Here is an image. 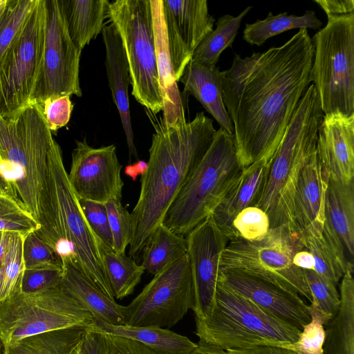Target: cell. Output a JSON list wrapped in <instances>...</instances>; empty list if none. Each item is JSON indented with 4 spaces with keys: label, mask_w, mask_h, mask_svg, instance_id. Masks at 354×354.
Here are the masks:
<instances>
[{
    "label": "cell",
    "mask_w": 354,
    "mask_h": 354,
    "mask_svg": "<svg viewBox=\"0 0 354 354\" xmlns=\"http://www.w3.org/2000/svg\"><path fill=\"white\" fill-rule=\"evenodd\" d=\"M314 46L306 28L280 46L242 58L220 72L223 102L244 169L269 162L310 84Z\"/></svg>",
    "instance_id": "1"
},
{
    "label": "cell",
    "mask_w": 354,
    "mask_h": 354,
    "mask_svg": "<svg viewBox=\"0 0 354 354\" xmlns=\"http://www.w3.org/2000/svg\"><path fill=\"white\" fill-rule=\"evenodd\" d=\"M147 167L131 216L129 256H140L209 147L216 131L203 112L187 122L182 114L154 124Z\"/></svg>",
    "instance_id": "2"
},
{
    "label": "cell",
    "mask_w": 354,
    "mask_h": 354,
    "mask_svg": "<svg viewBox=\"0 0 354 354\" xmlns=\"http://www.w3.org/2000/svg\"><path fill=\"white\" fill-rule=\"evenodd\" d=\"M38 223L39 227L35 232L61 260L71 258L98 288L114 298L102 261L100 240L82 213L55 140L48 152Z\"/></svg>",
    "instance_id": "3"
},
{
    "label": "cell",
    "mask_w": 354,
    "mask_h": 354,
    "mask_svg": "<svg viewBox=\"0 0 354 354\" xmlns=\"http://www.w3.org/2000/svg\"><path fill=\"white\" fill-rule=\"evenodd\" d=\"M324 115L316 89L311 84L270 160L256 206L268 214L270 229L286 226L297 232L294 207L297 183L303 167L316 151L318 129Z\"/></svg>",
    "instance_id": "4"
},
{
    "label": "cell",
    "mask_w": 354,
    "mask_h": 354,
    "mask_svg": "<svg viewBox=\"0 0 354 354\" xmlns=\"http://www.w3.org/2000/svg\"><path fill=\"white\" fill-rule=\"evenodd\" d=\"M54 140L37 103L30 102L10 116L0 115L1 171L17 201L37 222L48 152Z\"/></svg>",
    "instance_id": "5"
},
{
    "label": "cell",
    "mask_w": 354,
    "mask_h": 354,
    "mask_svg": "<svg viewBox=\"0 0 354 354\" xmlns=\"http://www.w3.org/2000/svg\"><path fill=\"white\" fill-rule=\"evenodd\" d=\"M195 321L199 342L226 351L281 347L297 341L301 331L220 281L208 315Z\"/></svg>",
    "instance_id": "6"
},
{
    "label": "cell",
    "mask_w": 354,
    "mask_h": 354,
    "mask_svg": "<svg viewBox=\"0 0 354 354\" xmlns=\"http://www.w3.org/2000/svg\"><path fill=\"white\" fill-rule=\"evenodd\" d=\"M243 170L234 134L220 127L162 223L174 233L186 236L212 214Z\"/></svg>",
    "instance_id": "7"
},
{
    "label": "cell",
    "mask_w": 354,
    "mask_h": 354,
    "mask_svg": "<svg viewBox=\"0 0 354 354\" xmlns=\"http://www.w3.org/2000/svg\"><path fill=\"white\" fill-rule=\"evenodd\" d=\"M310 81L324 115H354V13L328 17L312 39Z\"/></svg>",
    "instance_id": "8"
},
{
    "label": "cell",
    "mask_w": 354,
    "mask_h": 354,
    "mask_svg": "<svg viewBox=\"0 0 354 354\" xmlns=\"http://www.w3.org/2000/svg\"><path fill=\"white\" fill-rule=\"evenodd\" d=\"M108 18L118 30L125 51L131 94L151 113L163 111L151 0L109 1Z\"/></svg>",
    "instance_id": "9"
},
{
    "label": "cell",
    "mask_w": 354,
    "mask_h": 354,
    "mask_svg": "<svg viewBox=\"0 0 354 354\" xmlns=\"http://www.w3.org/2000/svg\"><path fill=\"white\" fill-rule=\"evenodd\" d=\"M302 247L299 234L286 226L270 229L256 241L230 240L221 256V270H236L261 277L311 302L304 271L292 262L295 252Z\"/></svg>",
    "instance_id": "10"
},
{
    "label": "cell",
    "mask_w": 354,
    "mask_h": 354,
    "mask_svg": "<svg viewBox=\"0 0 354 354\" xmlns=\"http://www.w3.org/2000/svg\"><path fill=\"white\" fill-rule=\"evenodd\" d=\"M94 321L86 310L59 286L32 294L18 290L0 301V337L5 347L47 331L87 327Z\"/></svg>",
    "instance_id": "11"
},
{
    "label": "cell",
    "mask_w": 354,
    "mask_h": 354,
    "mask_svg": "<svg viewBox=\"0 0 354 354\" xmlns=\"http://www.w3.org/2000/svg\"><path fill=\"white\" fill-rule=\"evenodd\" d=\"M46 1L37 0L15 40L0 62V115L27 106L41 66L45 39Z\"/></svg>",
    "instance_id": "12"
},
{
    "label": "cell",
    "mask_w": 354,
    "mask_h": 354,
    "mask_svg": "<svg viewBox=\"0 0 354 354\" xmlns=\"http://www.w3.org/2000/svg\"><path fill=\"white\" fill-rule=\"evenodd\" d=\"M195 306L193 275L187 254L154 275L126 306V325L171 328Z\"/></svg>",
    "instance_id": "13"
},
{
    "label": "cell",
    "mask_w": 354,
    "mask_h": 354,
    "mask_svg": "<svg viewBox=\"0 0 354 354\" xmlns=\"http://www.w3.org/2000/svg\"><path fill=\"white\" fill-rule=\"evenodd\" d=\"M45 1L44 53L30 99L39 104L51 97L82 95L79 77L82 50L68 35L57 0Z\"/></svg>",
    "instance_id": "14"
},
{
    "label": "cell",
    "mask_w": 354,
    "mask_h": 354,
    "mask_svg": "<svg viewBox=\"0 0 354 354\" xmlns=\"http://www.w3.org/2000/svg\"><path fill=\"white\" fill-rule=\"evenodd\" d=\"M122 167L113 144L94 148L77 140L68 178L78 198L106 203L122 198Z\"/></svg>",
    "instance_id": "15"
},
{
    "label": "cell",
    "mask_w": 354,
    "mask_h": 354,
    "mask_svg": "<svg viewBox=\"0 0 354 354\" xmlns=\"http://www.w3.org/2000/svg\"><path fill=\"white\" fill-rule=\"evenodd\" d=\"M194 290L195 318L204 319L212 306L221 273V259L229 241L209 216L186 236Z\"/></svg>",
    "instance_id": "16"
},
{
    "label": "cell",
    "mask_w": 354,
    "mask_h": 354,
    "mask_svg": "<svg viewBox=\"0 0 354 354\" xmlns=\"http://www.w3.org/2000/svg\"><path fill=\"white\" fill-rule=\"evenodd\" d=\"M170 57L176 82L194 51L213 30L215 19L206 0H162Z\"/></svg>",
    "instance_id": "17"
},
{
    "label": "cell",
    "mask_w": 354,
    "mask_h": 354,
    "mask_svg": "<svg viewBox=\"0 0 354 354\" xmlns=\"http://www.w3.org/2000/svg\"><path fill=\"white\" fill-rule=\"evenodd\" d=\"M218 281L300 330L311 320L309 305L273 282L236 270H221Z\"/></svg>",
    "instance_id": "18"
},
{
    "label": "cell",
    "mask_w": 354,
    "mask_h": 354,
    "mask_svg": "<svg viewBox=\"0 0 354 354\" xmlns=\"http://www.w3.org/2000/svg\"><path fill=\"white\" fill-rule=\"evenodd\" d=\"M317 152L330 178L344 183L354 180V115H324Z\"/></svg>",
    "instance_id": "19"
},
{
    "label": "cell",
    "mask_w": 354,
    "mask_h": 354,
    "mask_svg": "<svg viewBox=\"0 0 354 354\" xmlns=\"http://www.w3.org/2000/svg\"><path fill=\"white\" fill-rule=\"evenodd\" d=\"M328 178L316 149L303 167L295 189V221L299 235L322 234Z\"/></svg>",
    "instance_id": "20"
},
{
    "label": "cell",
    "mask_w": 354,
    "mask_h": 354,
    "mask_svg": "<svg viewBox=\"0 0 354 354\" xmlns=\"http://www.w3.org/2000/svg\"><path fill=\"white\" fill-rule=\"evenodd\" d=\"M102 35L106 50L105 66L109 86L122 124L129 157L138 160L132 129L129 101L131 84L129 65L121 38L112 24L104 25Z\"/></svg>",
    "instance_id": "21"
},
{
    "label": "cell",
    "mask_w": 354,
    "mask_h": 354,
    "mask_svg": "<svg viewBox=\"0 0 354 354\" xmlns=\"http://www.w3.org/2000/svg\"><path fill=\"white\" fill-rule=\"evenodd\" d=\"M63 274L59 287L86 310L95 321L126 325V306L98 288L71 258L62 259Z\"/></svg>",
    "instance_id": "22"
},
{
    "label": "cell",
    "mask_w": 354,
    "mask_h": 354,
    "mask_svg": "<svg viewBox=\"0 0 354 354\" xmlns=\"http://www.w3.org/2000/svg\"><path fill=\"white\" fill-rule=\"evenodd\" d=\"M269 162L259 160L245 167L212 213L215 223L229 241L237 239L232 225L235 216L243 209L257 205Z\"/></svg>",
    "instance_id": "23"
},
{
    "label": "cell",
    "mask_w": 354,
    "mask_h": 354,
    "mask_svg": "<svg viewBox=\"0 0 354 354\" xmlns=\"http://www.w3.org/2000/svg\"><path fill=\"white\" fill-rule=\"evenodd\" d=\"M220 72L216 66L207 67L190 61L178 82L183 84L184 92L192 95L221 128L234 134L233 124L223 102Z\"/></svg>",
    "instance_id": "24"
},
{
    "label": "cell",
    "mask_w": 354,
    "mask_h": 354,
    "mask_svg": "<svg viewBox=\"0 0 354 354\" xmlns=\"http://www.w3.org/2000/svg\"><path fill=\"white\" fill-rule=\"evenodd\" d=\"M86 329L130 339L145 345L157 354H189L198 345L185 336L156 326L113 325L94 321Z\"/></svg>",
    "instance_id": "25"
},
{
    "label": "cell",
    "mask_w": 354,
    "mask_h": 354,
    "mask_svg": "<svg viewBox=\"0 0 354 354\" xmlns=\"http://www.w3.org/2000/svg\"><path fill=\"white\" fill-rule=\"evenodd\" d=\"M159 84L164 102L163 119L172 120L185 113L171 64L162 0H151Z\"/></svg>",
    "instance_id": "26"
},
{
    "label": "cell",
    "mask_w": 354,
    "mask_h": 354,
    "mask_svg": "<svg viewBox=\"0 0 354 354\" xmlns=\"http://www.w3.org/2000/svg\"><path fill=\"white\" fill-rule=\"evenodd\" d=\"M68 35L82 50L94 39L108 18L107 0H57Z\"/></svg>",
    "instance_id": "27"
},
{
    "label": "cell",
    "mask_w": 354,
    "mask_h": 354,
    "mask_svg": "<svg viewBox=\"0 0 354 354\" xmlns=\"http://www.w3.org/2000/svg\"><path fill=\"white\" fill-rule=\"evenodd\" d=\"M299 236L303 246L313 257V270L335 285L348 269L353 268L341 240L326 220L321 235Z\"/></svg>",
    "instance_id": "28"
},
{
    "label": "cell",
    "mask_w": 354,
    "mask_h": 354,
    "mask_svg": "<svg viewBox=\"0 0 354 354\" xmlns=\"http://www.w3.org/2000/svg\"><path fill=\"white\" fill-rule=\"evenodd\" d=\"M353 268L341 279L340 306L324 326V354H354V279Z\"/></svg>",
    "instance_id": "29"
},
{
    "label": "cell",
    "mask_w": 354,
    "mask_h": 354,
    "mask_svg": "<svg viewBox=\"0 0 354 354\" xmlns=\"http://www.w3.org/2000/svg\"><path fill=\"white\" fill-rule=\"evenodd\" d=\"M325 220L341 240L353 263L354 255V180L344 183L328 178Z\"/></svg>",
    "instance_id": "30"
},
{
    "label": "cell",
    "mask_w": 354,
    "mask_h": 354,
    "mask_svg": "<svg viewBox=\"0 0 354 354\" xmlns=\"http://www.w3.org/2000/svg\"><path fill=\"white\" fill-rule=\"evenodd\" d=\"M86 327L57 329L19 339L5 347V354H79Z\"/></svg>",
    "instance_id": "31"
},
{
    "label": "cell",
    "mask_w": 354,
    "mask_h": 354,
    "mask_svg": "<svg viewBox=\"0 0 354 354\" xmlns=\"http://www.w3.org/2000/svg\"><path fill=\"white\" fill-rule=\"evenodd\" d=\"M187 252L186 236L161 223L142 250V266L153 276L183 257Z\"/></svg>",
    "instance_id": "32"
},
{
    "label": "cell",
    "mask_w": 354,
    "mask_h": 354,
    "mask_svg": "<svg viewBox=\"0 0 354 354\" xmlns=\"http://www.w3.org/2000/svg\"><path fill=\"white\" fill-rule=\"evenodd\" d=\"M100 252L114 298L122 299L131 295L145 271L133 258L115 252L100 241Z\"/></svg>",
    "instance_id": "33"
},
{
    "label": "cell",
    "mask_w": 354,
    "mask_h": 354,
    "mask_svg": "<svg viewBox=\"0 0 354 354\" xmlns=\"http://www.w3.org/2000/svg\"><path fill=\"white\" fill-rule=\"evenodd\" d=\"M323 23L313 10H306L301 16L288 15L287 12L273 15L270 12L263 20L246 24L243 39L251 45L262 46L269 38L292 29H318Z\"/></svg>",
    "instance_id": "34"
},
{
    "label": "cell",
    "mask_w": 354,
    "mask_h": 354,
    "mask_svg": "<svg viewBox=\"0 0 354 354\" xmlns=\"http://www.w3.org/2000/svg\"><path fill=\"white\" fill-rule=\"evenodd\" d=\"M252 8L247 7L236 17H220L216 28L205 36L194 51L191 62L207 67L215 66L221 53L232 46L241 21Z\"/></svg>",
    "instance_id": "35"
},
{
    "label": "cell",
    "mask_w": 354,
    "mask_h": 354,
    "mask_svg": "<svg viewBox=\"0 0 354 354\" xmlns=\"http://www.w3.org/2000/svg\"><path fill=\"white\" fill-rule=\"evenodd\" d=\"M24 236L14 232L0 268V301L20 290L25 269L23 259Z\"/></svg>",
    "instance_id": "36"
},
{
    "label": "cell",
    "mask_w": 354,
    "mask_h": 354,
    "mask_svg": "<svg viewBox=\"0 0 354 354\" xmlns=\"http://www.w3.org/2000/svg\"><path fill=\"white\" fill-rule=\"evenodd\" d=\"M37 0H8L0 17V62L15 40Z\"/></svg>",
    "instance_id": "37"
},
{
    "label": "cell",
    "mask_w": 354,
    "mask_h": 354,
    "mask_svg": "<svg viewBox=\"0 0 354 354\" xmlns=\"http://www.w3.org/2000/svg\"><path fill=\"white\" fill-rule=\"evenodd\" d=\"M309 310L311 320L303 326L297 340L283 344L281 348L289 349L297 354H324V326L330 319L314 303L309 305Z\"/></svg>",
    "instance_id": "38"
},
{
    "label": "cell",
    "mask_w": 354,
    "mask_h": 354,
    "mask_svg": "<svg viewBox=\"0 0 354 354\" xmlns=\"http://www.w3.org/2000/svg\"><path fill=\"white\" fill-rule=\"evenodd\" d=\"M39 227L29 212L14 198L0 194V231L26 235Z\"/></svg>",
    "instance_id": "39"
},
{
    "label": "cell",
    "mask_w": 354,
    "mask_h": 354,
    "mask_svg": "<svg viewBox=\"0 0 354 354\" xmlns=\"http://www.w3.org/2000/svg\"><path fill=\"white\" fill-rule=\"evenodd\" d=\"M310 289L312 301L329 319L337 313L340 306V296L336 285L321 277L314 270H303Z\"/></svg>",
    "instance_id": "40"
},
{
    "label": "cell",
    "mask_w": 354,
    "mask_h": 354,
    "mask_svg": "<svg viewBox=\"0 0 354 354\" xmlns=\"http://www.w3.org/2000/svg\"><path fill=\"white\" fill-rule=\"evenodd\" d=\"M113 237V250L125 254L132 236L131 216L121 203V200L111 199L105 203Z\"/></svg>",
    "instance_id": "41"
},
{
    "label": "cell",
    "mask_w": 354,
    "mask_h": 354,
    "mask_svg": "<svg viewBox=\"0 0 354 354\" xmlns=\"http://www.w3.org/2000/svg\"><path fill=\"white\" fill-rule=\"evenodd\" d=\"M237 239L256 241L264 237L270 230L268 214L260 207L250 206L241 210L233 221Z\"/></svg>",
    "instance_id": "42"
},
{
    "label": "cell",
    "mask_w": 354,
    "mask_h": 354,
    "mask_svg": "<svg viewBox=\"0 0 354 354\" xmlns=\"http://www.w3.org/2000/svg\"><path fill=\"white\" fill-rule=\"evenodd\" d=\"M23 259L25 269L48 266H62L59 256L35 231L24 236Z\"/></svg>",
    "instance_id": "43"
},
{
    "label": "cell",
    "mask_w": 354,
    "mask_h": 354,
    "mask_svg": "<svg viewBox=\"0 0 354 354\" xmlns=\"http://www.w3.org/2000/svg\"><path fill=\"white\" fill-rule=\"evenodd\" d=\"M62 274V266H48L24 269L20 282V291L32 294L57 288Z\"/></svg>",
    "instance_id": "44"
},
{
    "label": "cell",
    "mask_w": 354,
    "mask_h": 354,
    "mask_svg": "<svg viewBox=\"0 0 354 354\" xmlns=\"http://www.w3.org/2000/svg\"><path fill=\"white\" fill-rule=\"evenodd\" d=\"M78 201L91 230L102 243L113 250V237L105 203L80 198Z\"/></svg>",
    "instance_id": "45"
},
{
    "label": "cell",
    "mask_w": 354,
    "mask_h": 354,
    "mask_svg": "<svg viewBox=\"0 0 354 354\" xmlns=\"http://www.w3.org/2000/svg\"><path fill=\"white\" fill-rule=\"evenodd\" d=\"M40 105L51 132L66 126L69 122L73 108L69 95L48 97Z\"/></svg>",
    "instance_id": "46"
},
{
    "label": "cell",
    "mask_w": 354,
    "mask_h": 354,
    "mask_svg": "<svg viewBox=\"0 0 354 354\" xmlns=\"http://www.w3.org/2000/svg\"><path fill=\"white\" fill-rule=\"evenodd\" d=\"M106 337L109 354H157L145 345L126 337L111 335H106Z\"/></svg>",
    "instance_id": "47"
},
{
    "label": "cell",
    "mask_w": 354,
    "mask_h": 354,
    "mask_svg": "<svg viewBox=\"0 0 354 354\" xmlns=\"http://www.w3.org/2000/svg\"><path fill=\"white\" fill-rule=\"evenodd\" d=\"M79 354H109L106 335L86 329Z\"/></svg>",
    "instance_id": "48"
},
{
    "label": "cell",
    "mask_w": 354,
    "mask_h": 354,
    "mask_svg": "<svg viewBox=\"0 0 354 354\" xmlns=\"http://www.w3.org/2000/svg\"><path fill=\"white\" fill-rule=\"evenodd\" d=\"M328 17L354 13L353 0H315Z\"/></svg>",
    "instance_id": "49"
},
{
    "label": "cell",
    "mask_w": 354,
    "mask_h": 354,
    "mask_svg": "<svg viewBox=\"0 0 354 354\" xmlns=\"http://www.w3.org/2000/svg\"><path fill=\"white\" fill-rule=\"evenodd\" d=\"M227 351L230 354H297L289 349L272 346H261L249 349H230Z\"/></svg>",
    "instance_id": "50"
},
{
    "label": "cell",
    "mask_w": 354,
    "mask_h": 354,
    "mask_svg": "<svg viewBox=\"0 0 354 354\" xmlns=\"http://www.w3.org/2000/svg\"><path fill=\"white\" fill-rule=\"evenodd\" d=\"M292 262L295 266L301 270H314L313 257L304 246L295 252Z\"/></svg>",
    "instance_id": "51"
},
{
    "label": "cell",
    "mask_w": 354,
    "mask_h": 354,
    "mask_svg": "<svg viewBox=\"0 0 354 354\" xmlns=\"http://www.w3.org/2000/svg\"><path fill=\"white\" fill-rule=\"evenodd\" d=\"M147 162L143 160H138L133 165L126 166L124 174L131 178L133 180H136L138 176H142L146 171Z\"/></svg>",
    "instance_id": "52"
},
{
    "label": "cell",
    "mask_w": 354,
    "mask_h": 354,
    "mask_svg": "<svg viewBox=\"0 0 354 354\" xmlns=\"http://www.w3.org/2000/svg\"><path fill=\"white\" fill-rule=\"evenodd\" d=\"M189 354H230L226 350L199 342L197 347Z\"/></svg>",
    "instance_id": "53"
},
{
    "label": "cell",
    "mask_w": 354,
    "mask_h": 354,
    "mask_svg": "<svg viewBox=\"0 0 354 354\" xmlns=\"http://www.w3.org/2000/svg\"><path fill=\"white\" fill-rule=\"evenodd\" d=\"M14 232L0 231V268Z\"/></svg>",
    "instance_id": "54"
},
{
    "label": "cell",
    "mask_w": 354,
    "mask_h": 354,
    "mask_svg": "<svg viewBox=\"0 0 354 354\" xmlns=\"http://www.w3.org/2000/svg\"><path fill=\"white\" fill-rule=\"evenodd\" d=\"M0 194L10 196L14 198L16 201H17L16 195H15L12 187L10 186L9 183L6 180V179L3 176V173L1 171V158H0Z\"/></svg>",
    "instance_id": "55"
},
{
    "label": "cell",
    "mask_w": 354,
    "mask_h": 354,
    "mask_svg": "<svg viewBox=\"0 0 354 354\" xmlns=\"http://www.w3.org/2000/svg\"><path fill=\"white\" fill-rule=\"evenodd\" d=\"M8 0H0V17L4 11Z\"/></svg>",
    "instance_id": "56"
},
{
    "label": "cell",
    "mask_w": 354,
    "mask_h": 354,
    "mask_svg": "<svg viewBox=\"0 0 354 354\" xmlns=\"http://www.w3.org/2000/svg\"><path fill=\"white\" fill-rule=\"evenodd\" d=\"M5 353V346L0 337V354H4Z\"/></svg>",
    "instance_id": "57"
},
{
    "label": "cell",
    "mask_w": 354,
    "mask_h": 354,
    "mask_svg": "<svg viewBox=\"0 0 354 354\" xmlns=\"http://www.w3.org/2000/svg\"><path fill=\"white\" fill-rule=\"evenodd\" d=\"M5 354V353H4Z\"/></svg>",
    "instance_id": "58"
}]
</instances>
